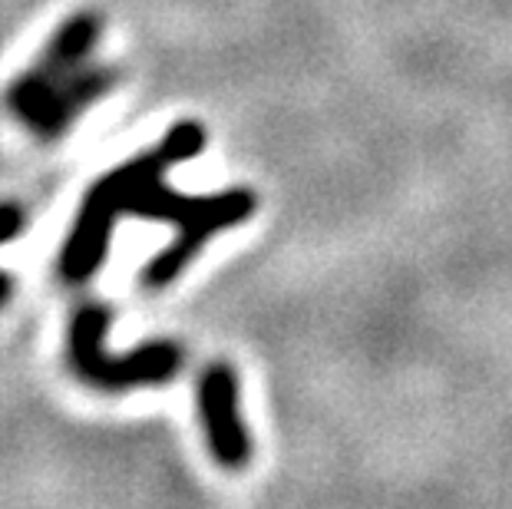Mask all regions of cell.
Masks as SVG:
<instances>
[{"instance_id": "4", "label": "cell", "mask_w": 512, "mask_h": 509, "mask_svg": "<svg viewBox=\"0 0 512 509\" xmlns=\"http://www.w3.org/2000/svg\"><path fill=\"white\" fill-rule=\"evenodd\" d=\"M199 417L215 463L225 470H242L252 457V440L238 414V377L228 364H212L199 377Z\"/></svg>"}, {"instance_id": "1", "label": "cell", "mask_w": 512, "mask_h": 509, "mask_svg": "<svg viewBox=\"0 0 512 509\" xmlns=\"http://www.w3.org/2000/svg\"><path fill=\"white\" fill-rule=\"evenodd\" d=\"M202 149L205 126L182 119L169 129L156 153L129 159L96 182L86 192L73 232L67 235V245L60 252V275L67 281H86L100 272L103 258L110 252L113 225L123 212L139 215V219L169 222L179 229L176 242L143 268V285L149 288H162L176 281V275L215 232L242 225L258 209V196L252 189L238 186L215 192V196H182V192L166 186V172L176 162L199 156Z\"/></svg>"}, {"instance_id": "3", "label": "cell", "mask_w": 512, "mask_h": 509, "mask_svg": "<svg viewBox=\"0 0 512 509\" xmlns=\"http://www.w3.org/2000/svg\"><path fill=\"white\" fill-rule=\"evenodd\" d=\"M103 30V20L100 14H93V10H80V14H73L67 24H63L53 40L47 43V50H43V57L37 60L34 70H27L24 77L10 83L7 90V110L14 113L20 123L34 113V106L47 96L53 86L60 80H67L70 73L76 70V63H80L90 47L96 43Z\"/></svg>"}, {"instance_id": "2", "label": "cell", "mask_w": 512, "mask_h": 509, "mask_svg": "<svg viewBox=\"0 0 512 509\" xmlns=\"http://www.w3.org/2000/svg\"><path fill=\"white\" fill-rule=\"evenodd\" d=\"M106 331H110V308L106 305H83L70 321V334H67L70 367L90 387H100V391H129V387H143V384H166L182 371L185 354L179 344L152 341V344H139L136 351H129L123 357H110L103 348Z\"/></svg>"}, {"instance_id": "6", "label": "cell", "mask_w": 512, "mask_h": 509, "mask_svg": "<svg viewBox=\"0 0 512 509\" xmlns=\"http://www.w3.org/2000/svg\"><path fill=\"white\" fill-rule=\"evenodd\" d=\"M10 295H14V281H10L4 272H0V308H4L7 305V301H10Z\"/></svg>"}, {"instance_id": "5", "label": "cell", "mask_w": 512, "mask_h": 509, "mask_svg": "<svg viewBox=\"0 0 512 509\" xmlns=\"http://www.w3.org/2000/svg\"><path fill=\"white\" fill-rule=\"evenodd\" d=\"M27 229V212L17 202H0V245Z\"/></svg>"}]
</instances>
